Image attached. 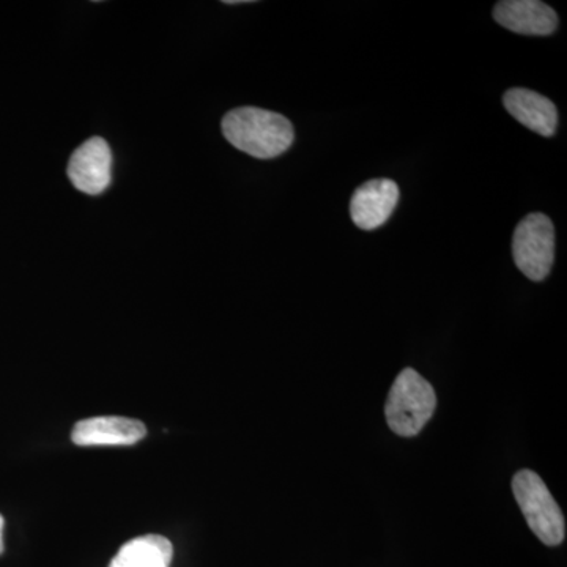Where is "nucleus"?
I'll use <instances>...</instances> for the list:
<instances>
[{
  "mask_svg": "<svg viewBox=\"0 0 567 567\" xmlns=\"http://www.w3.org/2000/svg\"><path fill=\"white\" fill-rule=\"evenodd\" d=\"M221 126L230 145L259 159L282 155L295 140L292 123L281 114L260 107H237L227 112Z\"/></svg>",
  "mask_w": 567,
  "mask_h": 567,
  "instance_id": "f257e3e1",
  "label": "nucleus"
},
{
  "mask_svg": "<svg viewBox=\"0 0 567 567\" xmlns=\"http://www.w3.org/2000/svg\"><path fill=\"white\" fill-rule=\"evenodd\" d=\"M435 406L434 388L415 369L406 368L395 377L388 394V425L399 436H415L434 415Z\"/></svg>",
  "mask_w": 567,
  "mask_h": 567,
  "instance_id": "f03ea898",
  "label": "nucleus"
},
{
  "mask_svg": "<svg viewBox=\"0 0 567 567\" xmlns=\"http://www.w3.org/2000/svg\"><path fill=\"white\" fill-rule=\"evenodd\" d=\"M513 492L536 537L546 546H559L566 536L565 516L540 476L522 470L514 476Z\"/></svg>",
  "mask_w": 567,
  "mask_h": 567,
  "instance_id": "7ed1b4c3",
  "label": "nucleus"
},
{
  "mask_svg": "<svg viewBox=\"0 0 567 567\" xmlns=\"http://www.w3.org/2000/svg\"><path fill=\"white\" fill-rule=\"evenodd\" d=\"M513 256L518 270L532 281H544L555 259V227L548 216L532 213L518 223L513 238Z\"/></svg>",
  "mask_w": 567,
  "mask_h": 567,
  "instance_id": "20e7f679",
  "label": "nucleus"
},
{
  "mask_svg": "<svg viewBox=\"0 0 567 567\" xmlns=\"http://www.w3.org/2000/svg\"><path fill=\"white\" fill-rule=\"evenodd\" d=\"M74 188L89 196H99L110 188L112 152L103 137H92L74 151L66 169Z\"/></svg>",
  "mask_w": 567,
  "mask_h": 567,
  "instance_id": "39448f33",
  "label": "nucleus"
},
{
  "mask_svg": "<svg viewBox=\"0 0 567 567\" xmlns=\"http://www.w3.org/2000/svg\"><path fill=\"white\" fill-rule=\"evenodd\" d=\"M147 435L141 421L123 416H96L80 421L71 432L78 446H132Z\"/></svg>",
  "mask_w": 567,
  "mask_h": 567,
  "instance_id": "423d86ee",
  "label": "nucleus"
},
{
  "mask_svg": "<svg viewBox=\"0 0 567 567\" xmlns=\"http://www.w3.org/2000/svg\"><path fill=\"white\" fill-rule=\"evenodd\" d=\"M399 203V186L393 181L365 182L354 192L350 215L354 226L363 230L379 229L393 215Z\"/></svg>",
  "mask_w": 567,
  "mask_h": 567,
  "instance_id": "0eeeda50",
  "label": "nucleus"
},
{
  "mask_svg": "<svg viewBox=\"0 0 567 567\" xmlns=\"http://www.w3.org/2000/svg\"><path fill=\"white\" fill-rule=\"evenodd\" d=\"M499 25L520 35H551L558 28V14L539 0H503L494 9Z\"/></svg>",
  "mask_w": 567,
  "mask_h": 567,
  "instance_id": "6e6552de",
  "label": "nucleus"
},
{
  "mask_svg": "<svg viewBox=\"0 0 567 567\" xmlns=\"http://www.w3.org/2000/svg\"><path fill=\"white\" fill-rule=\"evenodd\" d=\"M506 111L522 125L544 137L554 136L558 126V111L554 102L528 89H511L503 96Z\"/></svg>",
  "mask_w": 567,
  "mask_h": 567,
  "instance_id": "1a4fd4ad",
  "label": "nucleus"
},
{
  "mask_svg": "<svg viewBox=\"0 0 567 567\" xmlns=\"http://www.w3.org/2000/svg\"><path fill=\"white\" fill-rule=\"evenodd\" d=\"M174 547L158 535L134 537L112 558L110 567H169Z\"/></svg>",
  "mask_w": 567,
  "mask_h": 567,
  "instance_id": "9d476101",
  "label": "nucleus"
},
{
  "mask_svg": "<svg viewBox=\"0 0 567 567\" xmlns=\"http://www.w3.org/2000/svg\"><path fill=\"white\" fill-rule=\"evenodd\" d=\"M3 527H6V520L0 516V555L3 554Z\"/></svg>",
  "mask_w": 567,
  "mask_h": 567,
  "instance_id": "9b49d317",
  "label": "nucleus"
}]
</instances>
